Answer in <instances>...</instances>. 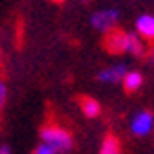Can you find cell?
Segmentation results:
<instances>
[{
  "instance_id": "obj_1",
  "label": "cell",
  "mask_w": 154,
  "mask_h": 154,
  "mask_svg": "<svg viewBox=\"0 0 154 154\" xmlns=\"http://www.w3.org/2000/svg\"><path fill=\"white\" fill-rule=\"evenodd\" d=\"M105 48L110 53L121 55V53H128L132 57H143L145 55V42L143 38L136 33V31H123L114 28L108 33H105Z\"/></svg>"
},
{
  "instance_id": "obj_2",
  "label": "cell",
  "mask_w": 154,
  "mask_h": 154,
  "mask_svg": "<svg viewBox=\"0 0 154 154\" xmlns=\"http://www.w3.org/2000/svg\"><path fill=\"white\" fill-rule=\"evenodd\" d=\"M38 140L50 145L55 154H64L73 150V134L61 125H44L38 134Z\"/></svg>"
},
{
  "instance_id": "obj_3",
  "label": "cell",
  "mask_w": 154,
  "mask_h": 154,
  "mask_svg": "<svg viewBox=\"0 0 154 154\" xmlns=\"http://www.w3.org/2000/svg\"><path fill=\"white\" fill-rule=\"evenodd\" d=\"M118 22H119V11L116 8H103L90 15V26L99 33H108L110 29L118 28Z\"/></svg>"
},
{
  "instance_id": "obj_4",
  "label": "cell",
  "mask_w": 154,
  "mask_h": 154,
  "mask_svg": "<svg viewBox=\"0 0 154 154\" xmlns=\"http://www.w3.org/2000/svg\"><path fill=\"white\" fill-rule=\"evenodd\" d=\"M128 130L136 138H147L154 132V114L149 110H140L130 118Z\"/></svg>"
},
{
  "instance_id": "obj_5",
  "label": "cell",
  "mask_w": 154,
  "mask_h": 154,
  "mask_svg": "<svg viewBox=\"0 0 154 154\" xmlns=\"http://www.w3.org/2000/svg\"><path fill=\"white\" fill-rule=\"evenodd\" d=\"M128 66L125 63H116L97 72V81L103 85H121Z\"/></svg>"
},
{
  "instance_id": "obj_6",
  "label": "cell",
  "mask_w": 154,
  "mask_h": 154,
  "mask_svg": "<svg viewBox=\"0 0 154 154\" xmlns=\"http://www.w3.org/2000/svg\"><path fill=\"white\" fill-rule=\"evenodd\" d=\"M134 29L136 33L147 42H154V15H140L134 22Z\"/></svg>"
},
{
  "instance_id": "obj_7",
  "label": "cell",
  "mask_w": 154,
  "mask_h": 154,
  "mask_svg": "<svg viewBox=\"0 0 154 154\" xmlns=\"http://www.w3.org/2000/svg\"><path fill=\"white\" fill-rule=\"evenodd\" d=\"M143 73L141 72H138V70H127V73H125V77H123V81H121V85H123V88H125V92H128V94H132V92H138L141 86H143Z\"/></svg>"
},
{
  "instance_id": "obj_8",
  "label": "cell",
  "mask_w": 154,
  "mask_h": 154,
  "mask_svg": "<svg viewBox=\"0 0 154 154\" xmlns=\"http://www.w3.org/2000/svg\"><path fill=\"white\" fill-rule=\"evenodd\" d=\"M81 112L85 118L88 119H95V118H99L101 116V103L97 99H94V97H88V95H85V97H81Z\"/></svg>"
},
{
  "instance_id": "obj_9",
  "label": "cell",
  "mask_w": 154,
  "mask_h": 154,
  "mask_svg": "<svg viewBox=\"0 0 154 154\" xmlns=\"http://www.w3.org/2000/svg\"><path fill=\"white\" fill-rule=\"evenodd\" d=\"M99 152L101 154H118L121 152V141L118 136H112V134H108V136L103 138V143L99 147Z\"/></svg>"
},
{
  "instance_id": "obj_10",
  "label": "cell",
  "mask_w": 154,
  "mask_h": 154,
  "mask_svg": "<svg viewBox=\"0 0 154 154\" xmlns=\"http://www.w3.org/2000/svg\"><path fill=\"white\" fill-rule=\"evenodd\" d=\"M6 101H8V85L4 79H0V114L6 106Z\"/></svg>"
},
{
  "instance_id": "obj_11",
  "label": "cell",
  "mask_w": 154,
  "mask_h": 154,
  "mask_svg": "<svg viewBox=\"0 0 154 154\" xmlns=\"http://www.w3.org/2000/svg\"><path fill=\"white\" fill-rule=\"evenodd\" d=\"M33 152H35V154H55V150H53L50 145L42 143V141H38V145L33 149Z\"/></svg>"
},
{
  "instance_id": "obj_12",
  "label": "cell",
  "mask_w": 154,
  "mask_h": 154,
  "mask_svg": "<svg viewBox=\"0 0 154 154\" xmlns=\"http://www.w3.org/2000/svg\"><path fill=\"white\" fill-rule=\"evenodd\" d=\"M13 152V147L9 145H0V154H11Z\"/></svg>"
},
{
  "instance_id": "obj_13",
  "label": "cell",
  "mask_w": 154,
  "mask_h": 154,
  "mask_svg": "<svg viewBox=\"0 0 154 154\" xmlns=\"http://www.w3.org/2000/svg\"><path fill=\"white\" fill-rule=\"evenodd\" d=\"M77 2H81V4H90L92 0H77Z\"/></svg>"
},
{
  "instance_id": "obj_14",
  "label": "cell",
  "mask_w": 154,
  "mask_h": 154,
  "mask_svg": "<svg viewBox=\"0 0 154 154\" xmlns=\"http://www.w3.org/2000/svg\"><path fill=\"white\" fill-rule=\"evenodd\" d=\"M53 2H55V4H63V2H64V0H53Z\"/></svg>"
},
{
  "instance_id": "obj_15",
  "label": "cell",
  "mask_w": 154,
  "mask_h": 154,
  "mask_svg": "<svg viewBox=\"0 0 154 154\" xmlns=\"http://www.w3.org/2000/svg\"><path fill=\"white\" fill-rule=\"evenodd\" d=\"M0 61H2V51H0Z\"/></svg>"
}]
</instances>
